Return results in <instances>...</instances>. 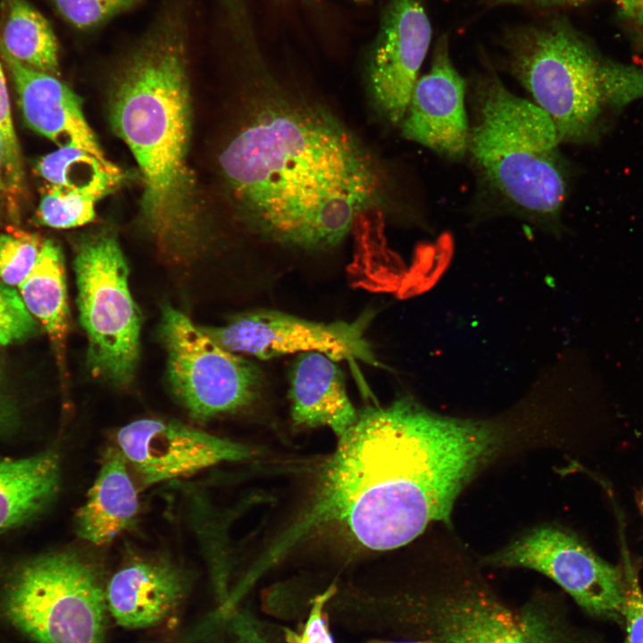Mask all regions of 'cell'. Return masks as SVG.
Returning <instances> with one entry per match:
<instances>
[{"mask_svg":"<svg viewBox=\"0 0 643 643\" xmlns=\"http://www.w3.org/2000/svg\"><path fill=\"white\" fill-rule=\"evenodd\" d=\"M338 438L312 504L276 544L279 552L323 525L381 551L406 545L431 522L449 523L459 494L499 449L502 430L403 396L358 413Z\"/></svg>","mask_w":643,"mask_h":643,"instance_id":"cell-1","label":"cell"},{"mask_svg":"<svg viewBox=\"0 0 643 643\" xmlns=\"http://www.w3.org/2000/svg\"><path fill=\"white\" fill-rule=\"evenodd\" d=\"M221 166L252 229L305 250L339 244L376 208L378 165L347 129L312 108L262 112L226 146Z\"/></svg>","mask_w":643,"mask_h":643,"instance_id":"cell-2","label":"cell"},{"mask_svg":"<svg viewBox=\"0 0 643 643\" xmlns=\"http://www.w3.org/2000/svg\"><path fill=\"white\" fill-rule=\"evenodd\" d=\"M184 32L179 21L153 29L120 69L112 89L113 128L143 180L144 223L173 263L199 246L195 183L188 163L190 99Z\"/></svg>","mask_w":643,"mask_h":643,"instance_id":"cell-3","label":"cell"},{"mask_svg":"<svg viewBox=\"0 0 643 643\" xmlns=\"http://www.w3.org/2000/svg\"><path fill=\"white\" fill-rule=\"evenodd\" d=\"M474 105L467 152L487 190L516 214L556 222L568 175L552 120L495 76L479 82Z\"/></svg>","mask_w":643,"mask_h":643,"instance_id":"cell-4","label":"cell"},{"mask_svg":"<svg viewBox=\"0 0 643 643\" xmlns=\"http://www.w3.org/2000/svg\"><path fill=\"white\" fill-rule=\"evenodd\" d=\"M396 621L408 639L430 643H599L550 593L511 605L473 570L456 565L436 566L402 595Z\"/></svg>","mask_w":643,"mask_h":643,"instance_id":"cell-5","label":"cell"},{"mask_svg":"<svg viewBox=\"0 0 643 643\" xmlns=\"http://www.w3.org/2000/svg\"><path fill=\"white\" fill-rule=\"evenodd\" d=\"M513 73L552 120L561 142L589 143L615 113L632 65L603 56L564 21L531 28L509 47Z\"/></svg>","mask_w":643,"mask_h":643,"instance_id":"cell-6","label":"cell"},{"mask_svg":"<svg viewBox=\"0 0 643 643\" xmlns=\"http://www.w3.org/2000/svg\"><path fill=\"white\" fill-rule=\"evenodd\" d=\"M74 271L89 371L95 378L127 387L139 359L141 320L129 287L127 262L114 234L101 231L81 240Z\"/></svg>","mask_w":643,"mask_h":643,"instance_id":"cell-7","label":"cell"},{"mask_svg":"<svg viewBox=\"0 0 643 643\" xmlns=\"http://www.w3.org/2000/svg\"><path fill=\"white\" fill-rule=\"evenodd\" d=\"M105 590L96 571L72 554L25 567L8 590V619L36 643H104Z\"/></svg>","mask_w":643,"mask_h":643,"instance_id":"cell-8","label":"cell"},{"mask_svg":"<svg viewBox=\"0 0 643 643\" xmlns=\"http://www.w3.org/2000/svg\"><path fill=\"white\" fill-rule=\"evenodd\" d=\"M160 335L171 389L193 418L208 420L237 411L258 395L259 368L219 346L180 311L163 307Z\"/></svg>","mask_w":643,"mask_h":643,"instance_id":"cell-9","label":"cell"},{"mask_svg":"<svg viewBox=\"0 0 643 643\" xmlns=\"http://www.w3.org/2000/svg\"><path fill=\"white\" fill-rule=\"evenodd\" d=\"M481 564L540 572L562 588L588 614L616 622L623 620L624 576L564 529H532L483 557Z\"/></svg>","mask_w":643,"mask_h":643,"instance_id":"cell-10","label":"cell"},{"mask_svg":"<svg viewBox=\"0 0 643 643\" xmlns=\"http://www.w3.org/2000/svg\"><path fill=\"white\" fill-rule=\"evenodd\" d=\"M370 315L330 323L309 321L276 310H255L227 323L202 330L219 346L261 360L285 355L320 352L334 361L359 360L378 365L365 338Z\"/></svg>","mask_w":643,"mask_h":643,"instance_id":"cell-11","label":"cell"},{"mask_svg":"<svg viewBox=\"0 0 643 643\" xmlns=\"http://www.w3.org/2000/svg\"><path fill=\"white\" fill-rule=\"evenodd\" d=\"M116 442L145 486L253 456L252 449L246 445L161 419L128 423L118 430Z\"/></svg>","mask_w":643,"mask_h":643,"instance_id":"cell-12","label":"cell"},{"mask_svg":"<svg viewBox=\"0 0 643 643\" xmlns=\"http://www.w3.org/2000/svg\"><path fill=\"white\" fill-rule=\"evenodd\" d=\"M431 38L420 0H393L369 71L372 98L392 123H401Z\"/></svg>","mask_w":643,"mask_h":643,"instance_id":"cell-13","label":"cell"},{"mask_svg":"<svg viewBox=\"0 0 643 643\" xmlns=\"http://www.w3.org/2000/svg\"><path fill=\"white\" fill-rule=\"evenodd\" d=\"M464 95L465 81L455 69L442 38L430 71L413 86L400 123L403 136L445 157H463L470 133Z\"/></svg>","mask_w":643,"mask_h":643,"instance_id":"cell-14","label":"cell"},{"mask_svg":"<svg viewBox=\"0 0 643 643\" xmlns=\"http://www.w3.org/2000/svg\"><path fill=\"white\" fill-rule=\"evenodd\" d=\"M2 58L12 77L19 103L29 126L58 147L78 146L105 164H113L88 125L78 96L49 73L29 68L8 54Z\"/></svg>","mask_w":643,"mask_h":643,"instance_id":"cell-15","label":"cell"},{"mask_svg":"<svg viewBox=\"0 0 643 643\" xmlns=\"http://www.w3.org/2000/svg\"><path fill=\"white\" fill-rule=\"evenodd\" d=\"M184 573L164 561L142 560L120 569L105 589L107 606L121 626L138 629L166 618L184 597Z\"/></svg>","mask_w":643,"mask_h":643,"instance_id":"cell-16","label":"cell"},{"mask_svg":"<svg viewBox=\"0 0 643 643\" xmlns=\"http://www.w3.org/2000/svg\"><path fill=\"white\" fill-rule=\"evenodd\" d=\"M288 398L296 425L326 426L338 438L358 418L341 369L336 361L320 352L301 353L295 359L289 372Z\"/></svg>","mask_w":643,"mask_h":643,"instance_id":"cell-17","label":"cell"},{"mask_svg":"<svg viewBox=\"0 0 643 643\" xmlns=\"http://www.w3.org/2000/svg\"><path fill=\"white\" fill-rule=\"evenodd\" d=\"M128 462L118 447H109L85 503L76 514V530L84 540L103 546L135 522L139 504Z\"/></svg>","mask_w":643,"mask_h":643,"instance_id":"cell-18","label":"cell"},{"mask_svg":"<svg viewBox=\"0 0 643 643\" xmlns=\"http://www.w3.org/2000/svg\"><path fill=\"white\" fill-rule=\"evenodd\" d=\"M18 288L26 308L41 323L62 360L69 307L63 255L55 242L45 239L34 267Z\"/></svg>","mask_w":643,"mask_h":643,"instance_id":"cell-19","label":"cell"},{"mask_svg":"<svg viewBox=\"0 0 643 643\" xmlns=\"http://www.w3.org/2000/svg\"><path fill=\"white\" fill-rule=\"evenodd\" d=\"M57 456L51 452L0 461V531L28 518L56 493Z\"/></svg>","mask_w":643,"mask_h":643,"instance_id":"cell-20","label":"cell"},{"mask_svg":"<svg viewBox=\"0 0 643 643\" xmlns=\"http://www.w3.org/2000/svg\"><path fill=\"white\" fill-rule=\"evenodd\" d=\"M0 46L34 70L57 76L59 50L48 21L26 0H4Z\"/></svg>","mask_w":643,"mask_h":643,"instance_id":"cell-21","label":"cell"},{"mask_svg":"<svg viewBox=\"0 0 643 643\" xmlns=\"http://www.w3.org/2000/svg\"><path fill=\"white\" fill-rule=\"evenodd\" d=\"M37 171L46 185L70 189L96 191L103 196L121 180V171L105 164L88 152L74 146L59 147L43 156Z\"/></svg>","mask_w":643,"mask_h":643,"instance_id":"cell-22","label":"cell"},{"mask_svg":"<svg viewBox=\"0 0 643 643\" xmlns=\"http://www.w3.org/2000/svg\"><path fill=\"white\" fill-rule=\"evenodd\" d=\"M103 196L93 190L46 185L40 198L37 217L41 224L54 229L79 227L95 219L96 203Z\"/></svg>","mask_w":643,"mask_h":643,"instance_id":"cell-23","label":"cell"},{"mask_svg":"<svg viewBox=\"0 0 643 643\" xmlns=\"http://www.w3.org/2000/svg\"><path fill=\"white\" fill-rule=\"evenodd\" d=\"M0 138L5 155L7 201L13 217H17L22 195L24 171L21 148L12 119L11 104L3 65L0 63Z\"/></svg>","mask_w":643,"mask_h":643,"instance_id":"cell-24","label":"cell"},{"mask_svg":"<svg viewBox=\"0 0 643 643\" xmlns=\"http://www.w3.org/2000/svg\"><path fill=\"white\" fill-rule=\"evenodd\" d=\"M45 239L21 230L0 233V281L19 286L34 267Z\"/></svg>","mask_w":643,"mask_h":643,"instance_id":"cell-25","label":"cell"},{"mask_svg":"<svg viewBox=\"0 0 643 643\" xmlns=\"http://www.w3.org/2000/svg\"><path fill=\"white\" fill-rule=\"evenodd\" d=\"M37 330L20 293L0 281V347L23 341Z\"/></svg>","mask_w":643,"mask_h":643,"instance_id":"cell-26","label":"cell"},{"mask_svg":"<svg viewBox=\"0 0 643 643\" xmlns=\"http://www.w3.org/2000/svg\"><path fill=\"white\" fill-rule=\"evenodd\" d=\"M59 13L72 26L92 29L129 9L138 0H52Z\"/></svg>","mask_w":643,"mask_h":643,"instance_id":"cell-27","label":"cell"},{"mask_svg":"<svg viewBox=\"0 0 643 643\" xmlns=\"http://www.w3.org/2000/svg\"><path fill=\"white\" fill-rule=\"evenodd\" d=\"M334 592L330 588L313 599L308 618L300 631L282 629L287 643H334L324 614L325 605Z\"/></svg>","mask_w":643,"mask_h":643,"instance_id":"cell-28","label":"cell"},{"mask_svg":"<svg viewBox=\"0 0 643 643\" xmlns=\"http://www.w3.org/2000/svg\"><path fill=\"white\" fill-rule=\"evenodd\" d=\"M626 562L624 572V643H643V589L634 570Z\"/></svg>","mask_w":643,"mask_h":643,"instance_id":"cell-29","label":"cell"},{"mask_svg":"<svg viewBox=\"0 0 643 643\" xmlns=\"http://www.w3.org/2000/svg\"><path fill=\"white\" fill-rule=\"evenodd\" d=\"M230 629L233 643H272L262 625L249 613L232 614Z\"/></svg>","mask_w":643,"mask_h":643,"instance_id":"cell-30","label":"cell"},{"mask_svg":"<svg viewBox=\"0 0 643 643\" xmlns=\"http://www.w3.org/2000/svg\"><path fill=\"white\" fill-rule=\"evenodd\" d=\"M622 18L643 34V0H614Z\"/></svg>","mask_w":643,"mask_h":643,"instance_id":"cell-31","label":"cell"},{"mask_svg":"<svg viewBox=\"0 0 643 643\" xmlns=\"http://www.w3.org/2000/svg\"><path fill=\"white\" fill-rule=\"evenodd\" d=\"M14 416L13 405L6 393L0 371V430L6 429Z\"/></svg>","mask_w":643,"mask_h":643,"instance_id":"cell-32","label":"cell"},{"mask_svg":"<svg viewBox=\"0 0 643 643\" xmlns=\"http://www.w3.org/2000/svg\"><path fill=\"white\" fill-rule=\"evenodd\" d=\"M586 0H491L494 4H519L538 7L574 4Z\"/></svg>","mask_w":643,"mask_h":643,"instance_id":"cell-33","label":"cell"},{"mask_svg":"<svg viewBox=\"0 0 643 643\" xmlns=\"http://www.w3.org/2000/svg\"><path fill=\"white\" fill-rule=\"evenodd\" d=\"M7 201L6 164L3 143L0 138V209Z\"/></svg>","mask_w":643,"mask_h":643,"instance_id":"cell-34","label":"cell"},{"mask_svg":"<svg viewBox=\"0 0 643 643\" xmlns=\"http://www.w3.org/2000/svg\"><path fill=\"white\" fill-rule=\"evenodd\" d=\"M367 643H430V642L428 640H425V639H406L397 640V641L372 639V640L368 641Z\"/></svg>","mask_w":643,"mask_h":643,"instance_id":"cell-35","label":"cell"}]
</instances>
